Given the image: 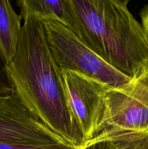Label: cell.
I'll use <instances>...</instances> for the list:
<instances>
[{
	"mask_svg": "<svg viewBox=\"0 0 148 149\" xmlns=\"http://www.w3.org/2000/svg\"><path fill=\"white\" fill-rule=\"evenodd\" d=\"M12 60L7 72L25 106L45 125L76 149L83 136L70 113L61 71L48 45L41 20H23Z\"/></svg>",
	"mask_w": 148,
	"mask_h": 149,
	"instance_id": "1",
	"label": "cell"
},
{
	"mask_svg": "<svg viewBox=\"0 0 148 149\" xmlns=\"http://www.w3.org/2000/svg\"><path fill=\"white\" fill-rule=\"evenodd\" d=\"M73 32L110 65L133 78L148 65V40L122 0H69Z\"/></svg>",
	"mask_w": 148,
	"mask_h": 149,
	"instance_id": "2",
	"label": "cell"
},
{
	"mask_svg": "<svg viewBox=\"0 0 148 149\" xmlns=\"http://www.w3.org/2000/svg\"><path fill=\"white\" fill-rule=\"evenodd\" d=\"M42 22L51 53L60 71H78L111 89L121 88L131 79L93 52L60 22Z\"/></svg>",
	"mask_w": 148,
	"mask_h": 149,
	"instance_id": "3",
	"label": "cell"
},
{
	"mask_svg": "<svg viewBox=\"0 0 148 149\" xmlns=\"http://www.w3.org/2000/svg\"><path fill=\"white\" fill-rule=\"evenodd\" d=\"M104 103L102 130L89 143L119 134L148 131V65L124 87L107 89Z\"/></svg>",
	"mask_w": 148,
	"mask_h": 149,
	"instance_id": "4",
	"label": "cell"
},
{
	"mask_svg": "<svg viewBox=\"0 0 148 149\" xmlns=\"http://www.w3.org/2000/svg\"><path fill=\"white\" fill-rule=\"evenodd\" d=\"M61 76L70 113L85 147L102 130L104 97L109 87L78 71H61Z\"/></svg>",
	"mask_w": 148,
	"mask_h": 149,
	"instance_id": "5",
	"label": "cell"
},
{
	"mask_svg": "<svg viewBox=\"0 0 148 149\" xmlns=\"http://www.w3.org/2000/svg\"><path fill=\"white\" fill-rule=\"evenodd\" d=\"M0 141L37 146L68 144L32 113L15 92L0 95Z\"/></svg>",
	"mask_w": 148,
	"mask_h": 149,
	"instance_id": "6",
	"label": "cell"
},
{
	"mask_svg": "<svg viewBox=\"0 0 148 149\" xmlns=\"http://www.w3.org/2000/svg\"><path fill=\"white\" fill-rule=\"evenodd\" d=\"M17 4L23 20L30 16L42 20H57L73 31L69 0H17Z\"/></svg>",
	"mask_w": 148,
	"mask_h": 149,
	"instance_id": "7",
	"label": "cell"
},
{
	"mask_svg": "<svg viewBox=\"0 0 148 149\" xmlns=\"http://www.w3.org/2000/svg\"><path fill=\"white\" fill-rule=\"evenodd\" d=\"M22 20L10 0H0V52L7 64L14 56Z\"/></svg>",
	"mask_w": 148,
	"mask_h": 149,
	"instance_id": "8",
	"label": "cell"
},
{
	"mask_svg": "<svg viewBox=\"0 0 148 149\" xmlns=\"http://www.w3.org/2000/svg\"><path fill=\"white\" fill-rule=\"evenodd\" d=\"M104 140L114 141L118 149H148V131L119 134Z\"/></svg>",
	"mask_w": 148,
	"mask_h": 149,
	"instance_id": "9",
	"label": "cell"
},
{
	"mask_svg": "<svg viewBox=\"0 0 148 149\" xmlns=\"http://www.w3.org/2000/svg\"><path fill=\"white\" fill-rule=\"evenodd\" d=\"M0 149H76L69 144H53V145H27L15 143L0 141Z\"/></svg>",
	"mask_w": 148,
	"mask_h": 149,
	"instance_id": "10",
	"label": "cell"
},
{
	"mask_svg": "<svg viewBox=\"0 0 148 149\" xmlns=\"http://www.w3.org/2000/svg\"><path fill=\"white\" fill-rule=\"evenodd\" d=\"M7 63L0 52V95L14 93V87L7 72Z\"/></svg>",
	"mask_w": 148,
	"mask_h": 149,
	"instance_id": "11",
	"label": "cell"
},
{
	"mask_svg": "<svg viewBox=\"0 0 148 149\" xmlns=\"http://www.w3.org/2000/svg\"><path fill=\"white\" fill-rule=\"evenodd\" d=\"M82 149H118V147L114 141L102 140L91 143Z\"/></svg>",
	"mask_w": 148,
	"mask_h": 149,
	"instance_id": "12",
	"label": "cell"
},
{
	"mask_svg": "<svg viewBox=\"0 0 148 149\" xmlns=\"http://www.w3.org/2000/svg\"><path fill=\"white\" fill-rule=\"evenodd\" d=\"M139 15L141 17V25L148 40V4L141 10Z\"/></svg>",
	"mask_w": 148,
	"mask_h": 149,
	"instance_id": "13",
	"label": "cell"
},
{
	"mask_svg": "<svg viewBox=\"0 0 148 149\" xmlns=\"http://www.w3.org/2000/svg\"><path fill=\"white\" fill-rule=\"evenodd\" d=\"M122 1H124V2L127 3V4H128V3H129V1H131V0H122Z\"/></svg>",
	"mask_w": 148,
	"mask_h": 149,
	"instance_id": "14",
	"label": "cell"
}]
</instances>
